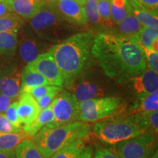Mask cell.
I'll use <instances>...</instances> for the list:
<instances>
[{"instance_id": "obj_43", "label": "cell", "mask_w": 158, "mask_h": 158, "mask_svg": "<svg viewBox=\"0 0 158 158\" xmlns=\"http://www.w3.org/2000/svg\"><path fill=\"white\" fill-rule=\"evenodd\" d=\"M127 1L129 2V4L132 7L133 10L137 9V8H138V7H142V6L139 4V2H138V0H127Z\"/></svg>"}, {"instance_id": "obj_25", "label": "cell", "mask_w": 158, "mask_h": 158, "mask_svg": "<svg viewBox=\"0 0 158 158\" xmlns=\"http://www.w3.org/2000/svg\"><path fill=\"white\" fill-rule=\"evenodd\" d=\"M138 102L133 113L145 114L158 110V90L142 97H138Z\"/></svg>"}, {"instance_id": "obj_20", "label": "cell", "mask_w": 158, "mask_h": 158, "mask_svg": "<svg viewBox=\"0 0 158 158\" xmlns=\"http://www.w3.org/2000/svg\"><path fill=\"white\" fill-rule=\"evenodd\" d=\"M86 148L85 140H76L58 150L50 158H80Z\"/></svg>"}, {"instance_id": "obj_9", "label": "cell", "mask_w": 158, "mask_h": 158, "mask_svg": "<svg viewBox=\"0 0 158 158\" xmlns=\"http://www.w3.org/2000/svg\"><path fill=\"white\" fill-rule=\"evenodd\" d=\"M27 66L42 75L50 85L59 87L64 86V76L48 51L40 54Z\"/></svg>"}, {"instance_id": "obj_39", "label": "cell", "mask_w": 158, "mask_h": 158, "mask_svg": "<svg viewBox=\"0 0 158 158\" xmlns=\"http://www.w3.org/2000/svg\"><path fill=\"white\" fill-rule=\"evenodd\" d=\"M13 99L0 94V114H5L10 105L13 102Z\"/></svg>"}, {"instance_id": "obj_11", "label": "cell", "mask_w": 158, "mask_h": 158, "mask_svg": "<svg viewBox=\"0 0 158 158\" xmlns=\"http://www.w3.org/2000/svg\"><path fill=\"white\" fill-rule=\"evenodd\" d=\"M16 110L20 123L23 126L31 123L40 111L36 100L26 92H21Z\"/></svg>"}, {"instance_id": "obj_8", "label": "cell", "mask_w": 158, "mask_h": 158, "mask_svg": "<svg viewBox=\"0 0 158 158\" xmlns=\"http://www.w3.org/2000/svg\"><path fill=\"white\" fill-rule=\"evenodd\" d=\"M54 120L45 127L48 128L79 121V103L73 94L68 91H61L50 105Z\"/></svg>"}, {"instance_id": "obj_33", "label": "cell", "mask_w": 158, "mask_h": 158, "mask_svg": "<svg viewBox=\"0 0 158 158\" xmlns=\"http://www.w3.org/2000/svg\"><path fill=\"white\" fill-rule=\"evenodd\" d=\"M17 104L18 101L12 102V103L10 105L9 107L7 108V109L6 110L5 115L6 117H7V119L9 120V122H10L14 127L19 128V129H21V128H22V126H21V123H20L17 114Z\"/></svg>"}, {"instance_id": "obj_15", "label": "cell", "mask_w": 158, "mask_h": 158, "mask_svg": "<svg viewBox=\"0 0 158 158\" xmlns=\"http://www.w3.org/2000/svg\"><path fill=\"white\" fill-rule=\"evenodd\" d=\"M21 73L16 70H9L0 74V94L15 100L21 92Z\"/></svg>"}, {"instance_id": "obj_41", "label": "cell", "mask_w": 158, "mask_h": 158, "mask_svg": "<svg viewBox=\"0 0 158 158\" xmlns=\"http://www.w3.org/2000/svg\"><path fill=\"white\" fill-rule=\"evenodd\" d=\"M93 153V149L92 147H86L80 158H92Z\"/></svg>"}, {"instance_id": "obj_3", "label": "cell", "mask_w": 158, "mask_h": 158, "mask_svg": "<svg viewBox=\"0 0 158 158\" xmlns=\"http://www.w3.org/2000/svg\"><path fill=\"white\" fill-rule=\"evenodd\" d=\"M147 118L141 114L110 116L94 124L92 131L100 141L114 145L149 131Z\"/></svg>"}, {"instance_id": "obj_24", "label": "cell", "mask_w": 158, "mask_h": 158, "mask_svg": "<svg viewBox=\"0 0 158 158\" xmlns=\"http://www.w3.org/2000/svg\"><path fill=\"white\" fill-rule=\"evenodd\" d=\"M133 11L127 0H110V15L114 23L118 24Z\"/></svg>"}, {"instance_id": "obj_22", "label": "cell", "mask_w": 158, "mask_h": 158, "mask_svg": "<svg viewBox=\"0 0 158 158\" xmlns=\"http://www.w3.org/2000/svg\"><path fill=\"white\" fill-rule=\"evenodd\" d=\"M134 37L139 45L157 51L158 30L143 27Z\"/></svg>"}, {"instance_id": "obj_4", "label": "cell", "mask_w": 158, "mask_h": 158, "mask_svg": "<svg viewBox=\"0 0 158 158\" xmlns=\"http://www.w3.org/2000/svg\"><path fill=\"white\" fill-rule=\"evenodd\" d=\"M91 133L92 129L89 123L76 121L56 127H44L32 138V141L44 158H50L72 142L86 140Z\"/></svg>"}, {"instance_id": "obj_19", "label": "cell", "mask_w": 158, "mask_h": 158, "mask_svg": "<svg viewBox=\"0 0 158 158\" xmlns=\"http://www.w3.org/2000/svg\"><path fill=\"white\" fill-rule=\"evenodd\" d=\"M42 85H50L48 81L37 71L29 68L27 65L21 73V91L27 89L42 86Z\"/></svg>"}, {"instance_id": "obj_23", "label": "cell", "mask_w": 158, "mask_h": 158, "mask_svg": "<svg viewBox=\"0 0 158 158\" xmlns=\"http://www.w3.org/2000/svg\"><path fill=\"white\" fill-rule=\"evenodd\" d=\"M143 27L141 23L138 22L134 15L133 11L129 13L125 19L118 23V29L122 36L134 37L139 32Z\"/></svg>"}, {"instance_id": "obj_28", "label": "cell", "mask_w": 158, "mask_h": 158, "mask_svg": "<svg viewBox=\"0 0 158 158\" xmlns=\"http://www.w3.org/2000/svg\"><path fill=\"white\" fill-rule=\"evenodd\" d=\"M23 21L21 17L15 13L0 18V32L15 30L21 28Z\"/></svg>"}, {"instance_id": "obj_47", "label": "cell", "mask_w": 158, "mask_h": 158, "mask_svg": "<svg viewBox=\"0 0 158 158\" xmlns=\"http://www.w3.org/2000/svg\"><path fill=\"white\" fill-rule=\"evenodd\" d=\"M0 1H5V0H0Z\"/></svg>"}, {"instance_id": "obj_13", "label": "cell", "mask_w": 158, "mask_h": 158, "mask_svg": "<svg viewBox=\"0 0 158 158\" xmlns=\"http://www.w3.org/2000/svg\"><path fill=\"white\" fill-rule=\"evenodd\" d=\"M43 41H39L37 38L23 34L19 42V54L23 62L29 64L34 61L40 54H43L47 44Z\"/></svg>"}, {"instance_id": "obj_46", "label": "cell", "mask_w": 158, "mask_h": 158, "mask_svg": "<svg viewBox=\"0 0 158 158\" xmlns=\"http://www.w3.org/2000/svg\"><path fill=\"white\" fill-rule=\"evenodd\" d=\"M46 1H49V2H56L57 0H46Z\"/></svg>"}, {"instance_id": "obj_34", "label": "cell", "mask_w": 158, "mask_h": 158, "mask_svg": "<svg viewBox=\"0 0 158 158\" xmlns=\"http://www.w3.org/2000/svg\"><path fill=\"white\" fill-rule=\"evenodd\" d=\"M62 90V87H59V89H57L52 91V92L46 94L45 95L43 96L41 98H40L38 100H37V104H38L40 110L45 109V108L49 107L51 102H52L53 100H54V99L56 98V96Z\"/></svg>"}, {"instance_id": "obj_40", "label": "cell", "mask_w": 158, "mask_h": 158, "mask_svg": "<svg viewBox=\"0 0 158 158\" xmlns=\"http://www.w3.org/2000/svg\"><path fill=\"white\" fill-rule=\"evenodd\" d=\"M13 11L5 1H0V18L12 14Z\"/></svg>"}, {"instance_id": "obj_36", "label": "cell", "mask_w": 158, "mask_h": 158, "mask_svg": "<svg viewBox=\"0 0 158 158\" xmlns=\"http://www.w3.org/2000/svg\"><path fill=\"white\" fill-rule=\"evenodd\" d=\"M143 115L147 118V121L149 124V130H152L154 133L157 135L158 132V110L151 111L149 113L143 114Z\"/></svg>"}, {"instance_id": "obj_45", "label": "cell", "mask_w": 158, "mask_h": 158, "mask_svg": "<svg viewBox=\"0 0 158 158\" xmlns=\"http://www.w3.org/2000/svg\"><path fill=\"white\" fill-rule=\"evenodd\" d=\"M149 158H158V152H157V150H156V152H154L152 155L150 156Z\"/></svg>"}, {"instance_id": "obj_6", "label": "cell", "mask_w": 158, "mask_h": 158, "mask_svg": "<svg viewBox=\"0 0 158 158\" xmlns=\"http://www.w3.org/2000/svg\"><path fill=\"white\" fill-rule=\"evenodd\" d=\"M122 100L108 96L84 100L79 103V121L86 123L97 122L120 111Z\"/></svg>"}, {"instance_id": "obj_1", "label": "cell", "mask_w": 158, "mask_h": 158, "mask_svg": "<svg viewBox=\"0 0 158 158\" xmlns=\"http://www.w3.org/2000/svg\"><path fill=\"white\" fill-rule=\"evenodd\" d=\"M92 54L105 74L118 84L142 73L147 68L143 51L134 37L99 34L94 38Z\"/></svg>"}, {"instance_id": "obj_16", "label": "cell", "mask_w": 158, "mask_h": 158, "mask_svg": "<svg viewBox=\"0 0 158 158\" xmlns=\"http://www.w3.org/2000/svg\"><path fill=\"white\" fill-rule=\"evenodd\" d=\"M72 93L78 103L84 100L105 97V92L100 85L90 81H81L73 84L70 86Z\"/></svg>"}, {"instance_id": "obj_37", "label": "cell", "mask_w": 158, "mask_h": 158, "mask_svg": "<svg viewBox=\"0 0 158 158\" xmlns=\"http://www.w3.org/2000/svg\"><path fill=\"white\" fill-rule=\"evenodd\" d=\"M138 1L140 5L147 11L157 15L158 0H138Z\"/></svg>"}, {"instance_id": "obj_14", "label": "cell", "mask_w": 158, "mask_h": 158, "mask_svg": "<svg viewBox=\"0 0 158 158\" xmlns=\"http://www.w3.org/2000/svg\"><path fill=\"white\" fill-rule=\"evenodd\" d=\"M13 13L21 19H31L47 5L46 0H5Z\"/></svg>"}, {"instance_id": "obj_5", "label": "cell", "mask_w": 158, "mask_h": 158, "mask_svg": "<svg viewBox=\"0 0 158 158\" xmlns=\"http://www.w3.org/2000/svg\"><path fill=\"white\" fill-rule=\"evenodd\" d=\"M30 26L40 38L51 43L62 42L74 31L73 25L59 17L48 3L30 19Z\"/></svg>"}, {"instance_id": "obj_12", "label": "cell", "mask_w": 158, "mask_h": 158, "mask_svg": "<svg viewBox=\"0 0 158 158\" xmlns=\"http://www.w3.org/2000/svg\"><path fill=\"white\" fill-rule=\"evenodd\" d=\"M129 81L132 82L134 92L138 97L144 96L158 90V74L149 68H147L142 73L133 77Z\"/></svg>"}, {"instance_id": "obj_30", "label": "cell", "mask_w": 158, "mask_h": 158, "mask_svg": "<svg viewBox=\"0 0 158 158\" xmlns=\"http://www.w3.org/2000/svg\"><path fill=\"white\" fill-rule=\"evenodd\" d=\"M83 7H84L85 17L87 21V23H90L92 24L100 23V16L98 14V0H86Z\"/></svg>"}, {"instance_id": "obj_29", "label": "cell", "mask_w": 158, "mask_h": 158, "mask_svg": "<svg viewBox=\"0 0 158 158\" xmlns=\"http://www.w3.org/2000/svg\"><path fill=\"white\" fill-rule=\"evenodd\" d=\"M98 14L100 23L107 27H112L114 22L110 15V0H98Z\"/></svg>"}, {"instance_id": "obj_7", "label": "cell", "mask_w": 158, "mask_h": 158, "mask_svg": "<svg viewBox=\"0 0 158 158\" xmlns=\"http://www.w3.org/2000/svg\"><path fill=\"white\" fill-rule=\"evenodd\" d=\"M152 130L111 145L108 148L118 158H149L155 152L157 138Z\"/></svg>"}, {"instance_id": "obj_27", "label": "cell", "mask_w": 158, "mask_h": 158, "mask_svg": "<svg viewBox=\"0 0 158 158\" xmlns=\"http://www.w3.org/2000/svg\"><path fill=\"white\" fill-rule=\"evenodd\" d=\"M133 13L138 22L145 27L158 30V18L152 13H149L143 7H140L137 9L133 10Z\"/></svg>"}, {"instance_id": "obj_26", "label": "cell", "mask_w": 158, "mask_h": 158, "mask_svg": "<svg viewBox=\"0 0 158 158\" xmlns=\"http://www.w3.org/2000/svg\"><path fill=\"white\" fill-rule=\"evenodd\" d=\"M15 158H44L31 139L21 142L15 149Z\"/></svg>"}, {"instance_id": "obj_32", "label": "cell", "mask_w": 158, "mask_h": 158, "mask_svg": "<svg viewBox=\"0 0 158 158\" xmlns=\"http://www.w3.org/2000/svg\"><path fill=\"white\" fill-rule=\"evenodd\" d=\"M59 86H52V85H42V86H35V87L27 89L22 90L21 92H26L29 93L30 95L35 99V100H38L40 98L43 96L45 95L49 92H52L59 89Z\"/></svg>"}, {"instance_id": "obj_42", "label": "cell", "mask_w": 158, "mask_h": 158, "mask_svg": "<svg viewBox=\"0 0 158 158\" xmlns=\"http://www.w3.org/2000/svg\"><path fill=\"white\" fill-rule=\"evenodd\" d=\"M0 158H15V151L10 152H0Z\"/></svg>"}, {"instance_id": "obj_31", "label": "cell", "mask_w": 158, "mask_h": 158, "mask_svg": "<svg viewBox=\"0 0 158 158\" xmlns=\"http://www.w3.org/2000/svg\"><path fill=\"white\" fill-rule=\"evenodd\" d=\"M143 51L145 57L148 68L151 69L155 72H158V52L157 51L152 48H148L146 47L139 45Z\"/></svg>"}, {"instance_id": "obj_10", "label": "cell", "mask_w": 158, "mask_h": 158, "mask_svg": "<svg viewBox=\"0 0 158 158\" xmlns=\"http://www.w3.org/2000/svg\"><path fill=\"white\" fill-rule=\"evenodd\" d=\"M48 5L59 17L70 24L84 26L87 23L84 7L75 0H57Z\"/></svg>"}, {"instance_id": "obj_17", "label": "cell", "mask_w": 158, "mask_h": 158, "mask_svg": "<svg viewBox=\"0 0 158 158\" xmlns=\"http://www.w3.org/2000/svg\"><path fill=\"white\" fill-rule=\"evenodd\" d=\"M54 120V114L50 106L45 109L40 110L36 118L28 125L22 127V130L26 132L29 137L32 138L42 128L47 124L51 123Z\"/></svg>"}, {"instance_id": "obj_18", "label": "cell", "mask_w": 158, "mask_h": 158, "mask_svg": "<svg viewBox=\"0 0 158 158\" xmlns=\"http://www.w3.org/2000/svg\"><path fill=\"white\" fill-rule=\"evenodd\" d=\"M27 139H30V138L23 130L19 133H0V152L15 151L18 146Z\"/></svg>"}, {"instance_id": "obj_38", "label": "cell", "mask_w": 158, "mask_h": 158, "mask_svg": "<svg viewBox=\"0 0 158 158\" xmlns=\"http://www.w3.org/2000/svg\"><path fill=\"white\" fill-rule=\"evenodd\" d=\"M92 158H118L109 149H99L93 153Z\"/></svg>"}, {"instance_id": "obj_21", "label": "cell", "mask_w": 158, "mask_h": 158, "mask_svg": "<svg viewBox=\"0 0 158 158\" xmlns=\"http://www.w3.org/2000/svg\"><path fill=\"white\" fill-rule=\"evenodd\" d=\"M18 29L0 32V54L7 56L15 54L18 45Z\"/></svg>"}, {"instance_id": "obj_44", "label": "cell", "mask_w": 158, "mask_h": 158, "mask_svg": "<svg viewBox=\"0 0 158 158\" xmlns=\"http://www.w3.org/2000/svg\"><path fill=\"white\" fill-rule=\"evenodd\" d=\"M75 1H76V2H78L80 5L84 6V5L85 4V2H86V0H75Z\"/></svg>"}, {"instance_id": "obj_35", "label": "cell", "mask_w": 158, "mask_h": 158, "mask_svg": "<svg viewBox=\"0 0 158 158\" xmlns=\"http://www.w3.org/2000/svg\"><path fill=\"white\" fill-rule=\"evenodd\" d=\"M21 130L14 127L9 122L5 114H0V133H19Z\"/></svg>"}, {"instance_id": "obj_2", "label": "cell", "mask_w": 158, "mask_h": 158, "mask_svg": "<svg viewBox=\"0 0 158 158\" xmlns=\"http://www.w3.org/2000/svg\"><path fill=\"white\" fill-rule=\"evenodd\" d=\"M96 35L91 31L77 33L56 43L48 51L62 71L64 86H70L87 65Z\"/></svg>"}]
</instances>
